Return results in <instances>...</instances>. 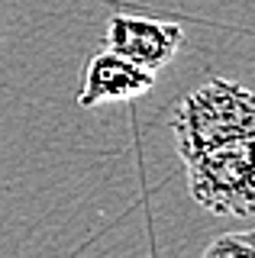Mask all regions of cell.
<instances>
[{
    "mask_svg": "<svg viewBox=\"0 0 255 258\" xmlns=\"http://www.w3.org/2000/svg\"><path fill=\"white\" fill-rule=\"evenodd\" d=\"M181 42H184V32L178 23L133 13H113L107 23V48H113L152 75L174 61Z\"/></svg>",
    "mask_w": 255,
    "mask_h": 258,
    "instance_id": "3",
    "label": "cell"
},
{
    "mask_svg": "<svg viewBox=\"0 0 255 258\" xmlns=\"http://www.w3.org/2000/svg\"><path fill=\"white\" fill-rule=\"evenodd\" d=\"M187 190L213 216L255 213V139H236L187 158Z\"/></svg>",
    "mask_w": 255,
    "mask_h": 258,
    "instance_id": "2",
    "label": "cell"
},
{
    "mask_svg": "<svg viewBox=\"0 0 255 258\" xmlns=\"http://www.w3.org/2000/svg\"><path fill=\"white\" fill-rule=\"evenodd\" d=\"M155 84V75L139 68L136 61L123 58L119 52L103 45L94 52L84 64L81 75V91H78V107L94 110L107 100H133V97L149 94Z\"/></svg>",
    "mask_w": 255,
    "mask_h": 258,
    "instance_id": "4",
    "label": "cell"
},
{
    "mask_svg": "<svg viewBox=\"0 0 255 258\" xmlns=\"http://www.w3.org/2000/svg\"><path fill=\"white\" fill-rule=\"evenodd\" d=\"M201 258H255V229L252 232H226L204 248Z\"/></svg>",
    "mask_w": 255,
    "mask_h": 258,
    "instance_id": "5",
    "label": "cell"
},
{
    "mask_svg": "<svg viewBox=\"0 0 255 258\" xmlns=\"http://www.w3.org/2000/svg\"><path fill=\"white\" fill-rule=\"evenodd\" d=\"M171 129L184 161L236 139H255V94L239 81L213 78L178 100Z\"/></svg>",
    "mask_w": 255,
    "mask_h": 258,
    "instance_id": "1",
    "label": "cell"
}]
</instances>
